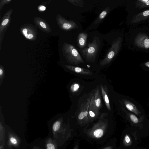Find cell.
<instances>
[{"label":"cell","mask_w":149,"mask_h":149,"mask_svg":"<svg viewBox=\"0 0 149 149\" xmlns=\"http://www.w3.org/2000/svg\"><path fill=\"white\" fill-rule=\"evenodd\" d=\"M62 120L60 119L56 121L53 126V129L54 132L58 131L60 128Z\"/></svg>","instance_id":"cell-13"},{"label":"cell","mask_w":149,"mask_h":149,"mask_svg":"<svg viewBox=\"0 0 149 149\" xmlns=\"http://www.w3.org/2000/svg\"><path fill=\"white\" fill-rule=\"evenodd\" d=\"M145 3L146 5H149V1H146L145 2Z\"/></svg>","instance_id":"cell-29"},{"label":"cell","mask_w":149,"mask_h":149,"mask_svg":"<svg viewBox=\"0 0 149 149\" xmlns=\"http://www.w3.org/2000/svg\"><path fill=\"white\" fill-rule=\"evenodd\" d=\"M143 15L144 16H147L149 15V11H146L144 12L143 13Z\"/></svg>","instance_id":"cell-24"},{"label":"cell","mask_w":149,"mask_h":149,"mask_svg":"<svg viewBox=\"0 0 149 149\" xmlns=\"http://www.w3.org/2000/svg\"><path fill=\"white\" fill-rule=\"evenodd\" d=\"M113 147L112 146H109L104 148L102 149H112Z\"/></svg>","instance_id":"cell-26"},{"label":"cell","mask_w":149,"mask_h":149,"mask_svg":"<svg viewBox=\"0 0 149 149\" xmlns=\"http://www.w3.org/2000/svg\"></svg>","instance_id":"cell-32"},{"label":"cell","mask_w":149,"mask_h":149,"mask_svg":"<svg viewBox=\"0 0 149 149\" xmlns=\"http://www.w3.org/2000/svg\"><path fill=\"white\" fill-rule=\"evenodd\" d=\"M4 73V72L3 69L1 68L0 69V76H1V78L3 76Z\"/></svg>","instance_id":"cell-25"},{"label":"cell","mask_w":149,"mask_h":149,"mask_svg":"<svg viewBox=\"0 0 149 149\" xmlns=\"http://www.w3.org/2000/svg\"><path fill=\"white\" fill-rule=\"evenodd\" d=\"M100 38L95 36L91 42L81 51V53L87 62L94 63L101 46Z\"/></svg>","instance_id":"cell-1"},{"label":"cell","mask_w":149,"mask_h":149,"mask_svg":"<svg viewBox=\"0 0 149 149\" xmlns=\"http://www.w3.org/2000/svg\"><path fill=\"white\" fill-rule=\"evenodd\" d=\"M33 149H39V148H33Z\"/></svg>","instance_id":"cell-31"},{"label":"cell","mask_w":149,"mask_h":149,"mask_svg":"<svg viewBox=\"0 0 149 149\" xmlns=\"http://www.w3.org/2000/svg\"><path fill=\"white\" fill-rule=\"evenodd\" d=\"M27 32L28 30L26 28L24 29L22 31V33L23 35L25 36L26 38L28 39H31L33 38V35L31 34H28Z\"/></svg>","instance_id":"cell-17"},{"label":"cell","mask_w":149,"mask_h":149,"mask_svg":"<svg viewBox=\"0 0 149 149\" xmlns=\"http://www.w3.org/2000/svg\"><path fill=\"white\" fill-rule=\"evenodd\" d=\"M132 144V141L130 136L129 134H126L124 137L123 140V144L125 147H129Z\"/></svg>","instance_id":"cell-12"},{"label":"cell","mask_w":149,"mask_h":149,"mask_svg":"<svg viewBox=\"0 0 149 149\" xmlns=\"http://www.w3.org/2000/svg\"><path fill=\"white\" fill-rule=\"evenodd\" d=\"M100 114L99 110L95 107L91 98L88 110V117L89 122L97 119Z\"/></svg>","instance_id":"cell-6"},{"label":"cell","mask_w":149,"mask_h":149,"mask_svg":"<svg viewBox=\"0 0 149 149\" xmlns=\"http://www.w3.org/2000/svg\"><path fill=\"white\" fill-rule=\"evenodd\" d=\"M101 90L102 95L108 110H111L110 104L108 96V89L106 86L101 85Z\"/></svg>","instance_id":"cell-9"},{"label":"cell","mask_w":149,"mask_h":149,"mask_svg":"<svg viewBox=\"0 0 149 149\" xmlns=\"http://www.w3.org/2000/svg\"><path fill=\"white\" fill-rule=\"evenodd\" d=\"M68 1L74 5L78 7H83L85 6L84 3L82 0H72Z\"/></svg>","instance_id":"cell-14"},{"label":"cell","mask_w":149,"mask_h":149,"mask_svg":"<svg viewBox=\"0 0 149 149\" xmlns=\"http://www.w3.org/2000/svg\"><path fill=\"white\" fill-rule=\"evenodd\" d=\"M93 93L82 104L80 108L78 116L79 123L81 125H84L89 122L88 117V110L91 99Z\"/></svg>","instance_id":"cell-4"},{"label":"cell","mask_w":149,"mask_h":149,"mask_svg":"<svg viewBox=\"0 0 149 149\" xmlns=\"http://www.w3.org/2000/svg\"><path fill=\"white\" fill-rule=\"evenodd\" d=\"M130 118L131 121L134 123H137L139 122V120L138 118L135 115L131 114Z\"/></svg>","instance_id":"cell-18"},{"label":"cell","mask_w":149,"mask_h":149,"mask_svg":"<svg viewBox=\"0 0 149 149\" xmlns=\"http://www.w3.org/2000/svg\"><path fill=\"white\" fill-rule=\"evenodd\" d=\"M9 21V19H7L4 20L2 23V25L3 26H4L6 25Z\"/></svg>","instance_id":"cell-22"},{"label":"cell","mask_w":149,"mask_h":149,"mask_svg":"<svg viewBox=\"0 0 149 149\" xmlns=\"http://www.w3.org/2000/svg\"><path fill=\"white\" fill-rule=\"evenodd\" d=\"M91 99L95 107L100 110L102 107V104L101 95L98 87L95 89L94 93H93Z\"/></svg>","instance_id":"cell-7"},{"label":"cell","mask_w":149,"mask_h":149,"mask_svg":"<svg viewBox=\"0 0 149 149\" xmlns=\"http://www.w3.org/2000/svg\"><path fill=\"white\" fill-rule=\"evenodd\" d=\"M64 49L66 58L70 63L77 65L84 63L82 58L73 45L66 44L65 45Z\"/></svg>","instance_id":"cell-3"},{"label":"cell","mask_w":149,"mask_h":149,"mask_svg":"<svg viewBox=\"0 0 149 149\" xmlns=\"http://www.w3.org/2000/svg\"><path fill=\"white\" fill-rule=\"evenodd\" d=\"M110 10V8L109 7L106 8L99 15L98 18L95 22V23L97 24L100 22L102 20L106 17Z\"/></svg>","instance_id":"cell-11"},{"label":"cell","mask_w":149,"mask_h":149,"mask_svg":"<svg viewBox=\"0 0 149 149\" xmlns=\"http://www.w3.org/2000/svg\"><path fill=\"white\" fill-rule=\"evenodd\" d=\"M87 34L84 32L80 33L78 36L77 45L80 48L84 47L86 45Z\"/></svg>","instance_id":"cell-10"},{"label":"cell","mask_w":149,"mask_h":149,"mask_svg":"<svg viewBox=\"0 0 149 149\" xmlns=\"http://www.w3.org/2000/svg\"><path fill=\"white\" fill-rule=\"evenodd\" d=\"M65 67L70 70L77 74L86 76H91L92 72L89 70L69 65H66Z\"/></svg>","instance_id":"cell-8"},{"label":"cell","mask_w":149,"mask_h":149,"mask_svg":"<svg viewBox=\"0 0 149 149\" xmlns=\"http://www.w3.org/2000/svg\"><path fill=\"white\" fill-rule=\"evenodd\" d=\"M0 129H1V141L3 139L4 133L3 128L1 125V126H0Z\"/></svg>","instance_id":"cell-20"},{"label":"cell","mask_w":149,"mask_h":149,"mask_svg":"<svg viewBox=\"0 0 149 149\" xmlns=\"http://www.w3.org/2000/svg\"><path fill=\"white\" fill-rule=\"evenodd\" d=\"M9 142L12 145L16 146L18 144V141L16 138L13 136H11L9 137Z\"/></svg>","instance_id":"cell-15"},{"label":"cell","mask_w":149,"mask_h":149,"mask_svg":"<svg viewBox=\"0 0 149 149\" xmlns=\"http://www.w3.org/2000/svg\"><path fill=\"white\" fill-rule=\"evenodd\" d=\"M104 115L101 116L100 119L92 127L88 130L87 134L90 137L95 139H100L104 135L108 127V121L104 118Z\"/></svg>","instance_id":"cell-2"},{"label":"cell","mask_w":149,"mask_h":149,"mask_svg":"<svg viewBox=\"0 0 149 149\" xmlns=\"http://www.w3.org/2000/svg\"><path fill=\"white\" fill-rule=\"evenodd\" d=\"M40 24L41 26L44 28H46V26L44 23L43 22H41L40 23Z\"/></svg>","instance_id":"cell-23"},{"label":"cell","mask_w":149,"mask_h":149,"mask_svg":"<svg viewBox=\"0 0 149 149\" xmlns=\"http://www.w3.org/2000/svg\"><path fill=\"white\" fill-rule=\"evenodd\" d=\"M144 46L146 48H149V39L148 38L146 39L144 41Z\"/></svg>","instance_id":"cell-19"},{"label":"cell","mask_w":149,"mask_h":149,"mask_svg":"<svg viewBox=\"0 0 149 149\" xmlns=\"http://www.w3.org/2000/svg\"><path fill=\"white\" fill-rule=\"evenodd\" d=\"M80 85L77 83H74L70 87V90L72 92L77 91L80 88Z\"/></svg>","instance_id":"cell-16"},{"label":"cell","mask_w":149,"mask_h":149,"mask_svg":"<svg viewBox=\"0 0 149 149\" xmlns=\"http://www.w3.org/2000/svg\"><path fill=\"white\" fill-rule=\"evenodd\" d=\"M46 8L44 6L41 7L40 8V9L42 11H44L45 10Z\"/></svg>","instance_id":"cell-27"},{"label":"cell","mask_w":149,"mask_h":149,"mask_svg":"<svg viewBox=\"0 0 149 149\" xmlns=\"http://www.w3.org/2000/svg\"><path fill=\"white\" fill-rule=\"evenodd\" d=\"M73 149H79L78 145H76L74 146Z\"/></svg>","instance_id":"cell-28"},{"label":"cell","mask_w":149,"mask_h":149,"mask_svg":"<svg viewBox=\"0 0 149 149\" xmlns=\"http://www.w3.org/2000/svg\"><path fill=\"white\" fill-rule=\"evenodd\" d=\"M126 107L130 111H132L133 110V106L130 104H127L126 105Z\"/></svg>","instance_id":"cell-21"},{"label":"cell","mask_w":149,"mask_h":149,"mask_svg":"<svg viewBox=\"0 0 149 149\" xmlns=\"http://www.w3.org/2000/svg\"><path fill=\"white\" fill-rule=\"evenodd\" d=\"M120 42V39H119L113 42L111 47L106 56L101 61V66H103L106 65L112 61L119 50Z\"/></svg>","instance_id":"cell-5"},{"label":"cell","mask_w":149,"mask_h":149,"mask_svg":"<svg viewBox=\"0 0 149 149\" xmlns=\"http://www.w3.org/2000/svg\"><path fill=\"white\" fill-rule=\"evenodd\" d=\"M146 66L149 67V62H148L145 64Z\"/></svg>","instance_id":"cell-30"}]
</instances>
